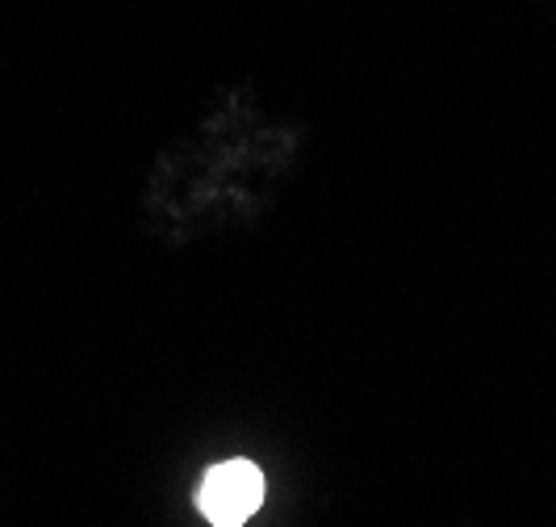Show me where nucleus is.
<instances>
[{"mask_svg": "<svg viewBox=\"0 0 556 527\" xmlns=\"http://www.w3.org/2000/svg\"><path fill=\"white\" fill-rule=\"evenodd\" d=\"M264 502V473L243 456L223 461L201 477L197 506L214 527H243Z\"/></svg>", "mask_w": 556, "mask_h": 527, "instance_id": "nucleus-1", "label": "nucleus"}]
</instances>
